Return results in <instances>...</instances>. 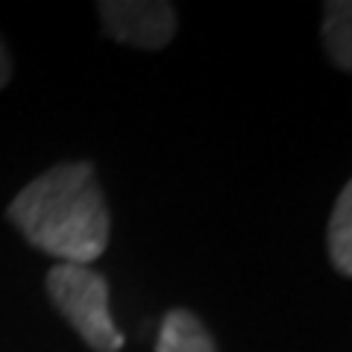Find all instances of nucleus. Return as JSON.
I'll list each match as a JSON object with an SVG mask.
<instances>
[{
  "label": "nucleus",
  "instance_id": "obj_5",
  "mask_svg": "<svg viewBox=\"0 0 352 352\" xmlns=\"http://www.w3.org/2000/svg\"><path fill=\"white\" fill-rule=\"evenodd\" d=\"M329 258L340 276H352V185L340 188V197L329 217Z\"/></svg>",
  "mask_w": 352,
  "mask_h": 352
},
{
  "label": "nucleus",
  "instance_id": "obj_4",
  "mask_svg": "<svg viewBox=\"0 0 352 352\" xmlns=\"http://www.w3.org/2000/svg\"><path fill=\"white\" fill-rule=\"evenodd\" d=\"M156 352H217L212 335L188 308H173L159 326Z\"/></svg>",
  "mask_w": 352,
  "mask_h": 352
},
{
  "label": "nucleus",
  "instance_id": "obj_6",
  "mask_svg": "<svg viewBox=\"0 0 352 352\" xmlns=\"http://www.w3.org/2000/svg\"><path fill=\"white\" fill-rule=\"evenodd\" d=\"M352 6L346 3H326V18H323V44L329 50V56L340 71L352 68V27L349 15Z\"/></svg>",
  "mask_w": 352,
  "mask_h": 352
},
{
  "label": "nucleus",
  "instance_id": "obj_2",
  "mask_svg": "<svg viewBox=\"0 0 352 352\" xmlns=\"http://www.w3.org/2000/svg\"><path fill=\"white\" fill-rule=\"evenodd\" d=\"M47 294L94 352H118L124 346V335L109 311V285L97 270L88 264H56L47 273Z\"/></svg>",
  "mask_w": 352,
  "mask_h": 352
},
{
  "label": "nucleus",
  "instance_id": "obj_1",
  "mask_svg": "<svg viewBox=\"0 0 352 352\" xmlns=\"http://www.w3.org/2000/svg\"><path fill=\"white\" fill-rule=\"evenodd\" d=\"M9 220L59 264H91L109 244V208L88 162L56 164L36 176L9 206Z\"/></svg>",
  "mask_w": 352,
  "mask_h": 352
},
{
  "label": "nucleus",
  "instance_id": "obj_7",
  "mask_svg": "<svg viewBox=\"0 0 352 352\" xmlns=\"http://www.w3.org/2000/svg\"><path fill=\"white\" fill-rule=\"evenodd\" d=\"M9 74H12V62H9V53L3 47V41H0V88L9 82Z\"/></svg>",
  "mask_w": 352,
  "mask_h": 352
},
{
  "label": "nucleus",
  "instance_id": "obj_3",
  "mask_svg": "<svg viewBox=\"0 0 352 352\" xmlns=\"http://www.w3.org/2000/svg\"><path fill=\"white\" fill-rule=\"evenodd\" d=\"M97 9L106 32L120 44L159 50L176 36V9L164 0H109Z\"/></svg>",
  "mask_w": 352,
  "mask_h": 352
}]
</instances>
